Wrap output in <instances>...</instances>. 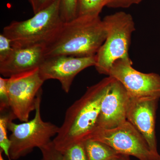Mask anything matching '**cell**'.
I'll list each match as a JSON object with an SVG mask.
<instances>
[{
  "instance_id": "cell-2",
  "label": "cell",
  "mask_w": 160,
  "mask_h": 160,
  "mask_svg": "<svg viewBox=\"0 0 160 160\" xmlns=\"http://www.w3.org/2000/svg\"><path fill=\"white\" fill-rule=\"evenodd\" d=\"M106 35V26L99 15L78 16L70 22H63L56 34L44 45L45 58L94 56Z\"/></svg>"
},
{
  "instance_id": "cell-21",
  "label": "cell",
  "mask_w": 160,
  "mask_h": 160,
  "mask_svg": "<svg viewBox=\"0 0 160 160\" xmlns=\"http://www.w3.org/2000/svg\"><path fill=\"white\" fill-rule=\"evenodd\" d=\"M56 1V0H28L34 14L49 7Z\"/></svg>"
},
{
  "instance_id": "cell-14",
  "label": "cell",
  "mask_w": 160,
  "mask_h": 160,
  "mask_svg": "<svg viewBox=\"0 0 160 160\" xmlns=\"http://www.w3.org/2000/svg\"><path fill=\"white\" fill-rule=\"evenodd\" d=\"M15 119L11 111L1 113L0 116V151L5 153L9 160V150L11 146V141L8 137L7 132L8 124L11 121Z\"/></svg>"
},
{
  "instance_id": "cell-20",
  "label": "cell",
  "mask_w": 160,
  "mask_h": 160,
  "mask_svg": "<svg viewBox=\"0 0 160 160\" xmlns=\"http://www.w3.org/2000/svg\"><path fill=\"white\" fill-rule=\"evenodd\" d=\"M13 50L12 42L3 33L0 34V62L10 55Z\"/></svg>"
},
{
  "instance_id": "cell-11",
  "label": "cell",
  "mask_w": 160,
  "mask_h": 160,
  "mask_svg": "<svg viewBox=\"0 0 160 160\" xmlns=\"http://www.w3.org/2000/svg\"><path fill=\"white\" fill-rule=\"evenodd\" d=\"M159 100L130 99L126 119L142 135L152 152L160 157L155 133L156 115Z\"/></svg>"
},
{
  "instance_id": "cell-18",
  "label": "cell",
  "mask_w": 160,
  "mask_h": 160,
  "mask_svg": "<svg viewBox=\"0 0 160 160\" xmlns=\"http://www.w3.org/2000/svg\"><path fill=\"white\" fill-rule=\"evenodd\" d=\"M10 111L8 88L7 78L0 77V112L1 113Z\"/></svg>"
},
{
  "instance_id": "cell-24",
  "label": "cell",
  "mask_w": 160,
  "mask_h": 160,
  "mask_svg": "<svg viewBox=\"0 0 160 160\" xmlns=\"http://www.w3.org/2000/svg\"><path fill=\"white\" fill-rule=\"evenodd\" d=\"M2 152L0 151V160H5L3 157L2 155Z\"/></svg>"
},
{
  "instance_id": "cell-1",
  "label": "cell",
  "mask_w": 160,
  "mask_h": 160,
  "mask_svg": "<svg viewBox=\"0 0 160 160\" xmlns=\"http://www.w3.org/2000/svg\"><path fill=\"white\" fill-rule=\"evenodd\" d=\"M113 78L108 76L88 88L66 110L58 134L52 140L62 153L75 143L88 139L97 128L101 104Z\"/></svg>"
},
{
  "instance_id": "cell-5",
  "label": "cell",
  "mask_w": 160,
  "mask_h": 160,
  "mask_svg": "<svg viewBox=\"0 0 160 160\" xmlns=\"http://www.w3.org/2000/svg\"><path fill=\"white\" fill-rule=\"evenodd\" d=\"M42 94L38 99L35 114L32 120L21 124L10 121L8 130L11 132L9 137L11 141L9 157L13 160L26 156L35 148H40L51 142V138L58 134L59 127L43 121L41 116Z\"/></svg>"
},
{
  "instance_id": "cell-4",
  "label": "cell",
  "mask_w": 160,
  "mask_h": 160,
  "mask_svg": "<svg viewBox=\"0 0 160 160\" xmlns=\"http://www.w3.org/2000/svg\"><path fill=\"white\" fill-rule=\"evenodd\" d=\"M103 21L107 35L96 55L95 67L100 74L109 75L115 62L129 58L131 36L135 26L132 16L124 12L106 16Z\"/></svg>"
},
{
  "instance_id": "cell-13",
  "label": "cell",
  "mask_w": 160,
  "mask_h": 160,
  "mask_svg": "<svg viewBox=\"0 0 160 160\" xmlns=\"http://www.w3.org/2000/svg\"><path fill=\"white\" fill-rule=\"evenodd\" d=\"M84 142L89 160H109L120 154L102 142L91 139Z\"/></svg>"
},
{
  "instance_id": "cell-23",
  "label": "cell",
  "mask_w": 160,
  "mask_h": 160,
  "mask_svg": "<svg viewBox=\"0 0 160 160\" xmlns=\"http://www.w3.org/2000/svg\"><path fill=\"white\" fill-rule=\"evenodd\" d=\"M109 160H130L129 156L126 155L120 154L117 156L112 158Z\"/></svg>"
},
{
  "instance_id": "cell-8",
  "label": "cell",
  "mask_w": 160,
  "mask_h": 160,
  "mask_svg": "<svg viewBox=\"0 0 160 160\" xmlns=\"http://www.w3.org/2000/svg\"><path fill=\"white\" fill-rule=\"evenodd\" d=\"M130 58L118 60L112 66L109 75L122 83L130 99L160 98V75L143 73L132 66Z\"/></svg>"
},
{
  "instance_id": "cell-12",
  "label": "cell",
  "mask_w": 160,
  "mask_h": 160,
  "mask_svg": "<svg viewBox=\"0 0 160 160\" xmlns=\"http://www.w3.org/2000/svg\"><path fill=\"white\" fill-rule=\"evenodd\" d=\"M44 45L13 47L10 55L0 62V73L9 78L39 68L45 59Z\"/></svg>"
},
{
  "instance_id": "cell-15",
  "label": "cell",
  "mask_w": 160,
  "mask_h": 160,
  "mask_svg": "<svg viewBox=\"0 0 160 160\" xmlns=\"http://www.w3.org/2000/svg\"><path fill=\"white\" fill-rule=\"evenodd\" d=\"M111 0H79L78 16L99 15Z\"/></svg>"
},
{
  "instance_id": "cell-7",
  "label": "cell",
  "mask_w": 160,
  "mask_h": 160,
  "mask_svg": "<svg viewBox=\"0 0 160 160\" xmlns=\"http://www.w3.org/2000/svg\"><path fill=\"white\" fill-rule=\"evenodd\" d=\"M89 139L102 142L120 154L132 156L139 160L160 159L152 152L142 135L127 120L112 129H96Z\"/></svg>"
},
{
  "instance_id": "cell-10",
  "label": "cell",
  "mask_w": 160,
  "mask_h": 160,
  "mask_svg": "<svg viewBox=\"0 0 160 160\" xmlns=\"http://www.w3.org/2000/svg\"><path fill=\"white\" fill-rule=\"evenodd\" d=\"M129 101L124 86L113 78L102 101L96 129H112L127 121Z\"/></svg>"
},
{
  "instance_id": "cell-19",
  "label": "cell",
  "mask_w": 160,
  "mask_h": 160,
  "mask_svg": "<svg viewBox=\"0 0 160 160\" xmlns=\"http://www.w3.org/2000/svg\"><path fill=\"white\" fill-rule=\"evenodd\" d=\"M40 149L42 154L41 160H64L62 153L55 147L52 141Z\"/></svg>"
},
{
  "instance_id": "cell-3",
  "label": "cell",
  "mask_w": 160,
  "mask_h": 160,
  "mask_svg": "<svg viewBox=\"0 0 160 160\" xmlns=\"http://www.w3.org/2000/svg\"><path fill=\"white\" fill-rule=\"evenodd\" d=\"M22 21H12L2 33L12 42L13 47L45 45L54 37L63 23L59 1Z\"/></svg>"
},
{
  "instance_id": "cell-6",
  "label": "cell",
  "mask_w": 160,
  "mask_h": 160,
  "mask_svg": "<svg viewBox=\"0 0 160 160\" xmlns=\"http://www.w3.org/2000/svg\"><path fill=\"white\" fill-rule=\"evenodd\" d=\"M44 82L39 68L7 78L10 110L15 119L29 121L30 113L35 111Z\"/></svg>"
},
{
  "instance_id": "cell-16",
  "label": "cell",
  "mask_w": 160,
  "mask_h": 160,
  "mask_svg": "<svg viewBox=\"0 0 160 160\" xmlns=\"http://www.w3.org/2000/svg\"><path fill=\"white\" fill-rule=\"evenodd\" d=\"M60 14L63 22L74 19L78 16L79 0H59Z\"/></svg>"
},
{
  "instance_id": "cell-9",
  "label": "cell",
  "mask_w": 160,
  "mask_h": 160,
  "mask_svg": "<svg viewBox=\"0 0 160 160\" xmlns=\"http://www.w3.org/2000/svg\"><path fill=\"white\" fill-rule=\"evenodd\" d=\"M96 57H76L58 55L45 58L39 67L40 75L45 82L59 81L62 89L69 93L74 78L84 69L95 66Z\"/></svg>"
},
{
  "instance_id": "cell-25",
  "label": "cell",
  "mask_w": 160,
  "mask_h": 160,
  "mask_svg": "<svg viewBox=\"0 0 160 160\" xmlns=\"http://www.w3.org/2000/svg\"><path fill=\"white\" fill-rule=\"evenodd\" d=\"M160 160V159H159V160Z\"/></svg>"
},
{
  "instance_id": "cell-22",
  "label": "cell",
  "mask_w": 160,
  "mask_h": 160,
  "mask_svg": "<svg viewBox=\"0 0 160 160\" xmlns=\"http://www.w3.org/2000/svg\"><path fill=\"white\" fill-rule=\"evenodd\" d=\"M143 0H111L107 7L112 8H126L134 4H138Z\"/></svg>"
},
{
  "instance_id": "cell-17",
  "label": "cell",
  "mask_w": 160,
  "mask_h": 160,
  "mask_svg": "<svg viewBox=\"0 0 160 160\" xmlns=\"http://www.w3.org/2000/svg\"><path fill=\"white\" fill-rule=\"evenodd\" d=\"M62 154L64 160H89L84 142L75 143Z\"/></svg>"
}]
</instances>
